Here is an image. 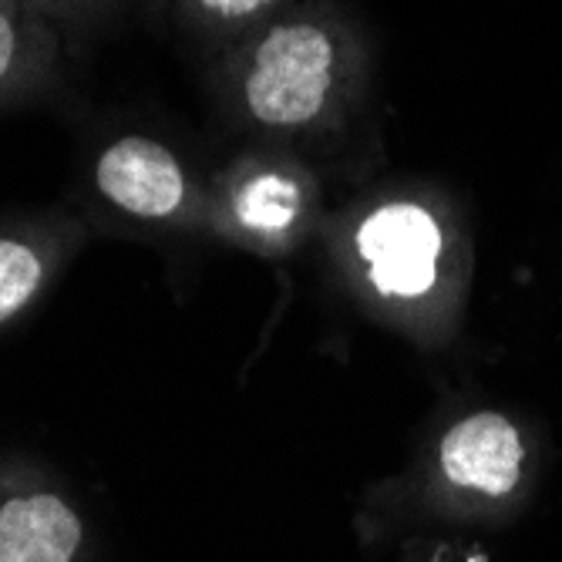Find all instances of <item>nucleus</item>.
Here are the masks:
<instances>
[{
	"instance_id": "1",
	"label": "nucleus",
	"mask_w": 562,
	"mask_h": 562,
	"mask_svg": "<svg viewBox=\"0 0 562 562\" xmlns=\"http://www.w3.org/2000/svg\"><path fill=\"white\" fill-rule=\"evenodd\" d=\"M368 85V44L330 0H293L216 55L226 119L273 142H314L347 125Z\"/></svg>"
},
{
	"instance_id": "2",
	"label": "nucleus",
	"mask_w": 562,
	"mask_h": 562,
	"mask_svg": "<svg viewBox=\"0 0 562 562\" xmlns=\"http://www.w3.org/2000/svg\"><path fill=\"white\" fill-rule=\"evenodd\" d=\"M88 179L109 210L145 226H182L213 210V199L202 195L179 151L145 132H122L101 142Z\"/></svg>"
},
{
	"instance_id": "3",
	"label": "nucleus",
	"mask_w": 562,
	"mask_h": 562,
	"mask_svg": "<svg viewBox=\"0 0 562 562\" xmlns=\"http://www.w3.org/2000/svg\"><path fill=\"white\" fill-rule=\"evenodd\" d=\"M321 186L300 162L252 156L236 162L213 195V223L236 243L277 257L314 229Z\"/></svg>"
},
{
	"instance_id": "4",
	"label": "nucleus",
	"mask_w": 562,
	"mask_h": 562,
	"mask_svg": "<svg viewBox=\"0 0 562 562\" xmlns=\"http://www.w3.org/2000/svg\"><path fill=\"white\" fill-rule=\"evenodd\" d=\"M445 233L428 206L387 199L350 226V263L371 300L404 306L425 300L438 283Z\"/></svg>"
},
{
	"instance_id": "5",
	"label": "nucleus",
	"mask_w": 562,
	"mask_h": 562,
	"mask_svg": "<svg viewBox=\"0 0 562 562\" xmlns=\"http://www.w3.org/2000/svg\"><path fill=\"white\" fill-rule=\"evenodd\" d=\"M441 472L469 492L508 495L522 472L519 431L492 412L458 422L441 441Z\"/></svg>"
},
{
	"instance_id": "6",
	"label": "nucleus",
	"mask_w": 562,
	"mask_h": 562,
	"mask_svg": "<svg viewBox=\"0 0 562 562\" xmlns=\"http://www.w3.org/2000/svg\"><path fill=\"white\" fill-rule=\"evenodd\" d=\"M61 34L24 8H0V109L50 91L61 71Z\"/></svg>"
},
{
	"instance_id": "7",
	"label": "nucleus",
	"mask_w": 562,
	"mask_h": 562,
	"mask_svg": "<svg viewBox=\"0 0 562 562\" xmlns=\"http://www.w3.org/2000/svg\"><path fill=\"white\" fill-rule=\"evenodd\" d=\"M81 522L58 495H21L0 505V562H71Z\"/></svg>"
},
{
	"instance_id": "8",
	"label": "nucleus",
	"mask_w": 562,
	"mask_h": 562,
	"mask_svg": "<svg viewBox=\"0 0 562 562\" xmlns=\"http://www.w3.org/2000/svg\"><path fill=\"white\" fill-rule=\"evenodd\" d=\"M55 239L41 233H0V327L21 317L50 280Z\"/></svg>"
},
{
	"instance_id": "9",
	"label": "nucleus",
	"mask_w": 562,
	"mask_h": 562,
	"mask_svg": "<svg viewBox=\"0 0 562 562\" xmlns=\"http://www.w3.org/2000/svg\"><path fill=\"white\" fill-rule=\"evenodd\" d=\"M293 0H176V21L216 55L286 11Z\"/></svg>"
},
{
	"instance_id": "10",
	"label": "nucleus",
	"mask_w": 562,
	"mask_h": 562,
	"mask_svg": "<svg viewBox=\"0 0 562 562\" xmlns=\"http://www.w3.org/2000/svg\"><path fill=\"white\" fill-rule=\"evenodd\" d=\"M115 4L119 0H21V8L47 27H55L61 41L81 37L85 31L101 24L115 11Z\"/></svg>"
},
{
	"instance_id": "11",
	"label": "nucleus",
	"mask_w": 562,
	"mask_h": 562,
	"mask_svg": "<svg viewBox=\"0 0 562 562\" xmlns=\"http://www.w3.org/2000/svg\"><path fill=\"white\" fill-rule=\"evenodd\" d=\"M0 8H21V0H0Z\"/></svg>"
}]
</instances>
